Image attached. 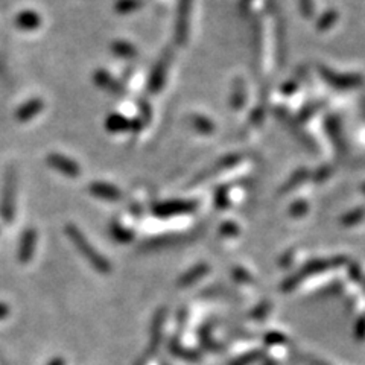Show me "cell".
Listing matches in <instances>:
<instances>
[{"label": "cell", "instance_id": "277c9868", "mask_svg": "<svg viewBox=\"0 0 365 365\" xmlns=\"http://www.w3.org/2000/svg\"><path fill=\"white\" fill-rule=\"evenodd\" d=\"M37 239L38 235L34 229H25L20 236V244H19V262L20 263H28L30 259L34 258L35 247H37Z\"/></svg>", "mask_w": 365, "mask_h": 365}, {"label": "cell", "instance_id": "6da1fadb", "mask_svg": "<svg viewBox=\"0 0 365 365\" xmlns=\"http://www.w3.org/2000/svg\"><path fill=\"white\" fill-rule=\"evenodd\" d=\"M66 235L75 244V247L80 250V253L84 256V258L90 262V265L93 268L99 271V273H108V271H110V263H108L103 256H100L95 248L90 245L89 240L85 239V236L82 235L81 230L76 227V225L73 224L66 225Z\"/></svg>", "mask_w": 365, "mask_h": 365}, {"label": "cell", "instance_id": "30bf717a", "mask_svg": "<svg viewBox=\"0 0 365 365\" xmlns=\"http://www.w3.org/2000/svg\"><path fill=\"white\" fill-rule=\"evenodd\" d=\"M8 315H10V308L6 303H0V320H5Z\"/></svg>", "mask_w": 365, "mask_h": 365}, {"label": "cell", "instance_id": "52a82bcc", "mask_svg": "<svg viewBox=\"0 0 365 365\" xmlns=\"http://www.w3.org/2000/svg\"><path fill=\"white\" fill-rule=\"evenodd\" d=\"M90 192L95 197L104 198V199H118L119 198L118 189H114L113 186H108L105 183H93L90 186Z\"/></svg>", "mask_w": 365, "mask_h": 365}, {"label": "cell", "instance_id": "ba28073f", "mask_svg": "<svg viewBox=\"0 0 365 365\" xmlns=\"http://www.w3.org/2000/svg\"><path fill=\"white\" fill-rule=\"evenodd\" d=\"M95 81H96V84L100 85V87L110 89V90H113V91H119V90H121V89H119V85L116 84V82L112 80V78L108 76L105 72H103V71H99V72L95 73Z\"/></svg>", "mask_w": 365, "mask_h": 365}, {"label": "cell", "instance_id": "3957f363", "mask_svg": "<svg viewBox=\"0 0 365 365\" xmlns=\"http://www.w3.org/2000/svg\"><path fill=\"white\" fill-rule=\"evenodd\" d=\"M46 161H48V165L51 168H53L57 170V172L63 174L66 177H71L75 178L81 174V169L80 165L72 159L66 157L63 154H58V152H52L49 154L48 157H46Z\"/></svg>", "mask_w": 365, "mask_h": 365}, {"label": "cell", "instance_id": "8992f818", "mask_svg": "<svg viewBox=\"0 0 365 365\" xmlns=\"http://www.w3.org/2000/svg\"><path fill=\"white\" fill-rule=\"evenodd\" d=\"M42 25V17L35 11H21L17 17H15V26L21 30H35Z\"/></svg>", "mask_w": 365, "mask_h": 365}, {"label": "cell", "instance_id": "8fae6325", "mask_svg": "<svg viewBox=\"0 0 365 365\" xmlns=\"http://www.w3.org/2000/svg\"><path fill=\"white\" fill-rule=\"evenodd\" d=\"M48 365H66L63 358H53Z\"/></svg>", "mask_w": 365, "mask_h": 365}, {"label": "cell", "instance_id": "9c48e42d", "mask_svg": "<svg viewBox=\"0 0 365 365\" xmlns=\"http://www.w3.org/2000/svg\"><path fill=\"white\" fill-rule=\"evenodd\" d=\"M107 128L112 131H119L122 128H125V122H123L121 116H112V118H108L107 121Z\"/></svg>", "mask_w": 365, "mask_h": 365}, {"label": "cell", "instance_id": "7a4b0ae2", "mask_svg": "<svg viewBox=\"0 0 365 365\" xmlns=\"http://www.w3.org/2000/svg\"><path fill=\"white\" fill-rule=\"evenodd\" d=\"M15 201H17V172L8 168L5 172L2 198H0V218L5 224H12L15 220Z\"/></svg>", "mask_w": 365, "mask_h": 365}, {"label": "cell", "instance_id": "5b68a950", "mask_svg": "<svg viewBox=\"0 0 365 365\" xmlns=\"http://www.w3.org/2000/svg\"><path fill=\"white\" fill-rule=\"evenodd\" d=\"M43 107H44V103H43V100L40 98L29 99L28 103L21 104L17 108V112H15V119H17L21 123L23 122H28V121H30L33 118H35L37 114H40L42 110H43Z\"/></svg>", "mask_w": 365, "mask_h": 365}]
</instances>
